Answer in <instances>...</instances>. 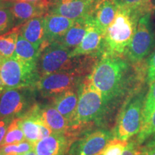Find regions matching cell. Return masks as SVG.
I'll list each match as a JSON object with an SVG mask.
<instances>
[{"mask_svg": "<svg viewBox=\"0 0 155 155\" xmlns=\"http://www.w3.org/2000/svg\"><path fill=\"white\" fill-rule=\"evenodd\" d=\"M32 150H34V144L27 140L17 144H7L0 147V152L3 155L9 154L20 155Z\"/></svg>", "mask_w": 155, "mask_h": 155, "instance_id": "83f0119b", "label": "cell"}, {"mask_svg": "<svg viewBox=\"0 0 155 155\" xmlns=\"http://www.w3.org/2000/svg\"><path fill=\"white\" fill-rule=\"evenodd\" d=\"M4 59H5V58H4L3 57H2V56L0 55V67H1L2 63V62H3V61H4Z\"/></svg>", "mask_w": 155, "mask_h": 155, "instance_id": "74e56055", "label": "cell"}, {"mask_svg": "<svg viewBox=\"0 0 155 155\" xmlns=\"http://www.w3.org/2000/svg\"><path fill=\"white\" fill-rule=\"evenodd\" d=\"M40 78L37 64L15 57L5 58L0 67V86L2 91L8 88H35Z\"/></svg>", "mask_w": 155, "mask_h": 155, "instance_id": "5b68a950", "label": "cell"}, {"mask_svg": "<svg viewBox=\"0 0 155 155\" xmlns=\"http://www.w3.org/2000/svg\"><path fill=\"white\" fill-rule=\"evenodd\" d=\"M26 140L22 128L19 124V117L15 118L11 121L7 128V133L1 146L7 144H17Z\"/></svg>", "mask_w": 155, "mask_h": 155, "instance_id": "484cf974", "label": "cell"}, {"mask_svg": "<svg viewBox=\"0 0 155 155\" xmlns=\"http://www.w3.org/2000/svg\"><path fill=\"white\" fill-rule=\"evenodd\" d=\"M7 155H15V154H7Z\"/></svg>", "mask_w": 155, "mask_h": 155, "instance_id": "ab89813d", "label": "cell"}, {"mask_svg": "<svg viewBox=\"0 0 155 155\" xmlns=\"http://www.w3.org/2000/svg\"><path fill=\"white\" fill-rule=\"evenodd\" d=\"M45 123L50 128L53 133H68L71 129V123L53 106L48 105L40 108Z\"/></svg>", "mask_w": 155, "mask_h": 155, "instance_id": "ffe728a7", "label": "cell"}, {"mask_svg": "<svg viewBox=\"0 0 155 155\" xmlns=\"http://www.w3.org/2000/svg\"><path fill=\"white\" fill-rule=\"evenodd\" d=\"M9 119H0V145L5 139V137L6 135L7 131V121H8Z\"/></svg>", "mask_w": 155, "mask_h": 155, "instance_id": "d6a6232c", "label": "cell"}, {"mask_svg": "<svg viewBox=\"0 0 155 155\" xmlns=\"http://www.w3.org/2000/svg\"><path fill=\"white\" fill-rule=\"evenodd\" d=\"M75 136L70 133H53L34 144L38 155H64L75 140Z\"/></svg>", "mask_w": 155, "mask_h": 155, "instance_id": "5bb4252c", "label": "cell"}, {"mask_svg": "<svg viewBox=\"0 0 155 155\" xmlns=\"http://www.w3.org/2000/svg\"><path fill=\"white\" fill-rule=\"evenodd\" d=\"M40 53V49L36 48L21 35H19L15 51L12 57L28 63L37 64Z\"/></svg>", "mask_w": 155, "mask_h": 155, "instance_id": "7402d4cb", "label": "cell"}, {"mask_svg": "<svg viewBox=\"0 0 155 155\" xmlns=\"http://www.w3.org/2000/svg\"><path fill=\"white\" fill-rule=\"evenodd\" d=\"M88 18L76 19L67 32L58 42L73 50L78 46L86 35L88 30Z\"/></svg>", "mask_w": 155, "mask_h": 155, "instance_id": "44dd1931", "label": "cell"}, {"mask_svg": "<svg viewBox=\"0 0 155 155\" xmlns=\"http://www.w3.org/2000/svg\"><path fill=\"white\" fill-rule=\"evenodd\" d=\"M142 15L118 6L115 18L104 34L102 55L124 56Z\"/></svg>", "mask_w": 155, "mask_h": 155, "instance_id": "7a4b0ae2", "label": "cell"}, {"mask_svg": "<svg viewBox=\"0 0 155 155\" xmlns=\"http://www.w3.org/2000/svg\"><path fill=\"white\" fill-rule=\"evenodd\" d=\"M146 90H135L122 106L114 129V136L121 140L128 141L140 131L143 120V109Z\"/></svg>", "mask_w": 155, "mask_h": 155, "instance_id": "277c9868", "label": "cell"}, {"mask_svg": "<svg viewBox=\"0 0 155 155\" xmlns=\"http://www.w3.org/2000/svg\"><path fill=\"white\" fill-rule=\"evenodd\" d=\"M71 51L58 42L40 48L37 61V70L40 77L65 71L83 72L80 60L78 57H72Z\"/></svg>", "mask_w": 155, "mask_h": 155, "instance_id": "8992f818", "label": "cell"}, {"mask_svg": "<svg viewBox=\"0 0 155 155\" xmlns=\"http://www.w3.org/2000/svg\"><path fill=\"white\" fill-rule=\"evenodd\" d=\"M155 80V48L149 56L147 61L146 81L150 84Z\"/></svg>", "mask_w": 155, "mask_h": 155, "instance_id": "4dcf8cb0", "label": "cell"}, {"mask_svg": "<svg viewBox=\"0 0 155 155\" xmlns=\"http://www.w3.org/2000/svg\"><path fill=\"white\" fill-rule=\"evenodd\" d=\"M150 89L145 98L144 109H143L142 124H141V129L148 124L152 114L155 111V80L152 83H150Z\"/></svg>", "mask_w": 155, "mask_h": 155, "instance_id": "4316f807", "label": "cell"}, {"mask_svg": "<svg viewBox=\"0 0 155 155\" xmlns=\"http://www.w3.org/2000/svg\"><path fill=\"white\" fill-rule=\"evenodd\" d=\"M3 1H5V2H15V0H3Z\"/></svg>", "mask_w": 155, "mask_h": 155, "instance_id": "f35d334b", "label": "cell"}, {"mask_svg": "<svg viewBox=\"0 0 155 155\" xmlns=\"http://www.w3.org/2000/svg\"><path fill=\"white\" fill-rule=\"evenodd\" d=\"M0 155H3V154H2V153H1V152H0Z\"/></svg>", "mask_w": 155, "mask_h": 155, "instance_id": "60d3db41", "label": "cell"}, {"mask_svg": "<svg viewBox=\"0 0 155 155\" xmlns=\"http://www.w3.org/2000/svg\"><path fill=\"white\" fill-rule=\"evenodd\" d=\"M79 97V88L69 89L57 96L53 97V106L63 115L71 123L75 109H76Z\"/></svg>", "mask_w": 155, "mask_h": 155, "instance_id": "d6986e66", "label": "cell"}, {"mask_svg": "<svg viewBox=\"0 0 155 155\" xmlns=\"http://www.w3.org/2000/svg\"><path fill=\"white\" fill-rule=\"evenodd\" d=\"M148 151L147 150L145 147H141V150L140 152H139V154H137V155H147V154H148Z\"/></svg>", "mask_w": 155, "mask_h": 155, "instance_id": "d590c367", "label": "cell"}, {"mask_svg": "<svg viewBox=\"0 0 155 155\" xmlns=\"http://www.w3.org/2000/svg\"><path fill=\"white\" fill-rule=\"evenodd\" d=\"M141 150V147H139L137 141H131L128 142L124 152L122 155H137L139 154Z\"/></svg>", "mask_w": 155, "mask_h": 155, "instance_id": "1f68e13d", "label": "cell"}, {"mask_svg": "<svg viewBox=\"0 0 155 155\" xmlns=\"http://www.w3.org/2000/svg\"><path fill=\"white\" fill-rule=\"evenodd\" d=\"M147 155H155V147H153L152 149H150V150L148 151V154H147Z\"/></svg>", "mask_w": 155, "mask_h": 155, "instance_id": "8d00e7d4", "label": "cell"}, {"mask_svg": "<svg viewBox=\"0 0 155 155\" xmlns=\"http://www.w3.org/2000/svg\"><path fill=\"white\" fill-rule=\"evenodd\" d=\"M19 35L40 49L45 39V15L34 17L21 25Z\"/></svg>", "mask_w": 155, "mask_h": 155, "instance_id": "ac0fdd59", "label": "cell"}, {"mask_svg": "<svg viewBox=\"0 0 155 155\" xmlns=\"http://www.w3.org/2000/svg\"><path fill=\"white\" fill-rule=\"evenodd\" d=\"M87 32L81 44L71 51L72 57L81 56H101L104 45V32L91 19L88 17Z\"/></svg>", "mask_w": 155, "mask_h": 155, "instance_id": "4fadbf2b", "label": "cell"}, {"mask_svg": "<svg viewBox=\"0 0 155 155\" xmlns=\"http://www.w3.org/2000/svg\"><path fill=\"white\" fill-rule=\"evenodd\" d=\"M19 124L25 139L32 144L53 134L50 128L45 123L40 107L38 105H33L22 116H19Z\"/></svg>", "mask_w": 155, "mask_h": 155, "instance_id": "30bf717a", "label": "cell"}, {"mask_svg": "<svg viewBox=\"0 0 155 155\" xmlns=\"http://www.w3.org/2000/svg\"><path fill=\"white\" fill-rule=\"evenodd\" d=\"M128 144L127 141L113 138L99 155H122Z\"/></svg>", "mask_w": 155, "mask_h": 155, "instance_id": "f546056e", "label": "cell"}, {"mask_svg": "<svg viewBox=\"0 0 155 155\" xmlns=\"http://www.w3.org/2000/svg\"><path fill=\"white\" fill-rule=\"evenodd\" d=\"M118 5L114 0H98L90 17L105 34L115 18Z\"/></svg>", "mask_w": 155, "mask_h": 155, "instance_id": "e0dca14e", "label": "cell"}, {"mask_svg": "<svg viewBox=\"0 0 155 155\" xmlns=\"http://www.w3.org/2000/svg\"><path fill=\"white\" fill-rule=\"evenodd\" d=\"M20 25H17L0 35V55L4 58H12L14 55L17 38L20 32Z\"/></svg>", "mask_w": 155, "mask_h": 155, "instance_id": "603a6c76", "label": "cell"}, {"mask_svg": "<svg viewBox=\"0 0 155 155\" xmlns=\"http://www.w3.org/2000/svg\"><path fill=\"white\" fill-rule=\"evenodd\" d=\"M88 77L109 106L130 91L134 75L123 56L102 55Z\"/></svg>", "mask_w": 155, "mask_h": 155, "instance_id": "6da1fadb", "label": "cell"}, {"mask_svg": "<svg viewBox=\"0 0 155 155\" xmlns=\"http://www.w3.org/2000/svg\"><path fill=\"white\" fill-rule=\"evenodd\" d=\"M136 141L139 146L145 144L144 147L147 150L155 147V111L152 114L148 124L139 132Z\"/></svg>", "mask_w": 155, "mask_h": 155, "instance_id": "cb8c5ba5", "label": "cell"}, {"mask_svg": "<svg viewBox=\"0 0 155 155\" xmlns=\"http://www.w3.org/2000/svg\"><path fill=\"white\" fill-rule=\"evenodd\" d=\"M15 24L16 22L10 7L0 9V35L15 28Z\"/></svg>", "mask_w": 155, "mask_h": 155, "instance_id": "f1b7e54d", "label": "cell"}, {"mask_svg": "<svg viewBox=\"0 0 155 155\" xmlns=\"http://www.w3.org/2000/svg\"><path fill=\"white\" fill-rule=\"evenodd\" d=\"M75 21L62 15L47 13L45 15V39L40 48L61 40Z\"/></svg>", "mask_w": 155, "mask_h": 155, "instance_id": "9a60e30c", "label": "cell"}, {"mask_svg": "<svg viewBox=\"0 0 155 155\" xmlns=\"http://www.w3.org/2000/svg\"><path fill=\"white\" fill-rule=\"evenodd\" d=\"M30 88L5 89L0 93V119H10L27 107Z\"/></svg>", "mask_w": 155, "mask_h": 155, "instance_id": "7c38bea8", "label": "cell"}, {"mask_svg": "<svg viewBox=\"0 0 155 155\" xmlns=\"http://www.w3.org/2000/svg\"><path fill=\"white\" fill-rule=\"evenodd\" d=\"M12 3V2H5L3 0H0V9L5 8V7H10Z\"/></svg>", "mask_w": 155, "mask_h": 155, "instance_id": "836d02e7", "label": "cell"}, {"mask_svg": "<svg viewBox=\"0 0 155 155\" xmlns=\"http://www.w3.org/2000/svg\"><path fill=\"white\" fill-rule=\"evenodd\" d=\"M151 15V12L147 13L139 18L134 35L125 52L127 61L134 65L141 63L154 47V35Z\"/></svg>", "mask_w": 155, "mask_h": 155, "instance_id": "52a82bcc", "label": "cell"}, {"mask_svg": "<svg viewBox=\"0 0 155 155\" xmlns=\"http://www.w3.org/2000/svg\"><path fill=\"white\" fill-rule=\"evenodd\" d=\"M113 138L114 134L106 129L91 131L75 139L67 155H99Z\"/></svg>", "mask_w": 155, "mask_h": 155, "instance_id": "9c48e42d", "label": "cell"}, {"mask_svg": "<svg viewBox=\"0 0 155 155\" xmlns=\"http://www.w3.org/2000/svg\"><path fill=\"white\" fill-rule=\"evenodd\" d=\"M15 1H25L30 2H44V3H50V0H15Z\"/></svg>", "mask_w": 155, "mask_h": 155, "instance_id": "e575fe53", "label": "cell"}, {"mask_svg": "<svg viewBox=\"0 0 155 155\" xmlns=\"http://www.w3.org/2000/svg\"><path fill=\"white\" fill-rule=\"evenodd\" d=\"M117 5L122 8L135 11L144 15L152 13L155 9V5L152 0H114Z\"/></svg>", "mask_w": 155, "mask_h": 155, "instance_id": "d4e9b609", "label": "cell"}, {"mask_svg": "<svg viewBox=\"0 0 155 155\" xmlns=\"http://www.w3.org/2000/svg\"><path fill=\"white\" fill-rule=\"evenodd\" d=\"M108 107L99 90L88 77L79 88V97L75 114L71 121V129L78 133L87 124L99 121L105 116Z\"/></svg>", "mask_w": 155, "mask_h": 155, "instance_id": "3957f363", "label": "cell"}, {"mask_svg": "<svg viewBox=\"0 0 155 155\" xmlns=\"http://www.w3.org/2000/svg\"><path fill=\"white\" fill-rule=\"evenodd\" d=\"M50 5V2L15 1L12 3L10 9L15 17V22L19 25L34 17L45 15L49 10Z\"/></svg>", "mask_w": 155, "mask_h": 155, "instance_id": "2e32d148", "label": "cell"}, {"mask_svg": "<svg viewBox=\"0 0 155 155\" xmlns=\"http://www.w3.org/2000/svg\"><path fill=\"white\" fill-rule=\"evenodd\" d=\"M98 0H53L49 14L59 15L69 19H86L91 15Z\"/></svg>", "mask_w": 155, "mask_h": 155, "instance_id": "8fae6325", "label": "cell"}, {"mask_svg": "<svg viewBox=\"0 0 155 155\" xmlns=\"http://www.w3.org/2000/svg\"><path fill=\"white\" fill-rule=\"evenodd\" d=\"M82 72L65 71L41 76L35 88L43 97H53L69 89L76 88L80 83Z\"/></svg>", "mask_w": 155, "mask_h": 155, "instance_id": "ba28073f", "label": "cell"}]
</instances>
